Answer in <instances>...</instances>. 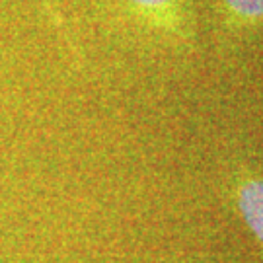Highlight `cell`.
Instances as JSON below:
<instances>
[{
    "instance_id": "obj_1",
    "label": "cell",
    "mask_w": 263,
    "mask_h": 263,
    "mask_svg": "<svg viewBox=\"0 0 263 263\" xmlns=\"http://www.w3.org/2000/svg\"><path fill=\"white\" fill-rule=\"evenodd\" d=\"M152 28L172 35L185 33L183 0H123Z\"/></svg>"
},
{
    "instance_id": "obj_2",
    "label": "cell",
    "mask_w": 263,
    "mask_h": 263,
    "mask_svg": "<svg viewBox=\"0 0 263 263\" xmlns=\"http://www.w3.org/2000/svg\"><path fill=\"white\" fill-rule=\"evenodd\" d=\"M238 207L246 224L263 244V181L248 179L238 189Z\"/></svg>"
},
{
    "instance_id": "obj_3",
    "label": "cell",
    "mask_w": 263,
    "mask_h": 263,
    "mask_svg": "<svg viewBox=\"0 0 263 263\" xmlns=\"http://www.w3.org/2000/svg\"><path fill=\"white\" fill-rule=\"evenodd\" d=\"M224 4L232 16L242 22L263 20V0H224Z\"/></svg>"
}]
</instances>
